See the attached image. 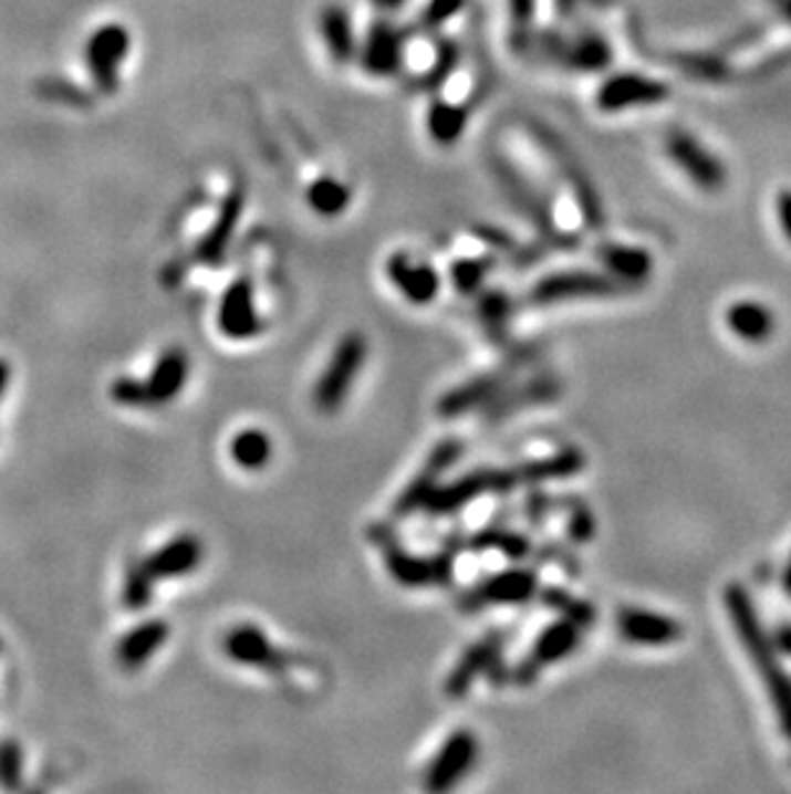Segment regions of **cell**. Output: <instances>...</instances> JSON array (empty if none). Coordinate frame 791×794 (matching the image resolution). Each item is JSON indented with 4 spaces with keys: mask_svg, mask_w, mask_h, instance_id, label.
Instances as JSON below:
<instances>
[{
    "mask_svg": "<svg viewBox=\"0 0 791 794\" xmlns=\"http://www.w3.org/2000/svg\"><path fill=\"white\" fill-rule=\"evenodd\" d=\"M594 514L579 499H569V532L575 543H586L594 537Z\"/></svg>",
    "mask_w": 791,
    "mask_h": 794,
    "instance_id": "39",
    "label": "cell"
},
{
    "mask_svg": "<svg viewBox=\"0 0 791 794\" xmlns=\"http://www.w3.org/2000/svg\"><path fill=\"white\" fill-rule=\"evenodd\" d=\"M727 327L735 337L758 345L773 335L777 322H773V312L769 306L758 304V301H738V304L727 309Z\"/></svg>",
    "mask_w": 791,
    "mask_h": 794,
    "instance_id": "24",
    "label": "cell"
},
{
    "mask_svg": "<svg viewBox=\"0 0 791 794\" xmlns=\"http://www.w3.org/2000/svg\"><path fill=\"white\" fill-rule=\"evenodd\" d=\"M725 607L742 648H746L748 658L756 666L758 677L763 679L766 689H769L771 702L777 707L781 730L791 738V677L784 671V666L779 664L773 640L763 633L761 623H758L753 599H750V594L742 589V586L732 584L727 586L725 592Z\"/></svg>",
    "mask_w": 791,
    "mask_h": 794,
    "instance_id": "2",
    "label": "cell"
},
{
    "mask_svg": "<svg viewBox=\"0 0 791 794\" xmlns=\"http://www.w3.org/2000/svg\"><path fill=\"white\" fill-rule=\"evenodd\" d=\"M111 396H114L122 407H134V409L149 407V396H147V386H144V380L116 378V384L111 386Z\"/></svg>",
    "mask_w": 791,
    "mask_h": 794,
    "instance_id": "37",
    "label": "cell"
},
{
    "mask_svg": "<svg viewBox=\"0 0 791 794\" xmlns=\"http://www.w3.org/2000/svg\"><path fill=\"white\" fill-rule=\"evenodd\" d=\"M322 36H324L326 50H330V54H332V60L347 62L350 58H353L355 36H353V27H350L345 8H340V6L324 8Z\"/></svg>",
    "mask_w": 791,
    "mask_h": 794,
    "instance_id": "27",
    "label": "cell"
},
{
    "mask_svg": "<svg viewBox=\"0 0 791 794\" xmlns=\"http://www.w3.org/2000/svg\"><path fill=\"white\" fill-rule=\"evenodd\" d=\"M470 551H499L507 555V558H524L530 553V540L522 532L503 530V527H489L478 532L468 540Z\"/></svg>",
    "mask_w": 791,
    "mask_h": 794,
    "instance_id": "30",
    "label": "cell"
},
{
    "mask_svg": "<svg viewBox=\"0 0 791 794\" xmlns=\"http://www.w3.org/2000/svg\"><path fill=\"white\" fill-rule=\"evenodd\" d=\"M306 201L319 217H337V213L347 209L350 190L334 178H319L309 186Z\"/></svg>",
    "mask_w": 791,
    "mask_h": 794,
    "instance_id": "31",
    "label": "cell"
},
{
    "mask_svg": "<svg viewBox=\"0 0 791 794\" xmlns=\"http://www.w3.org/2000/svg\"><path fill=\"white\" fill-rule=\"evenodd\" d=\"M388 281L396 285L398 293L414 306H427L439 293V275L429 265L412 263L409 255L398 252L386 263Z\"/></svg>",
    "mask_w": 791,
    "mask_h": 794,
    "instance_id": "18",
    "label": "cell"
},
{
    "mask_svg": "<svg viewBox=\"0 0 791 794\" xmlns=\"http://www.w3.org/2000/svg\"><path fill=\"white\" fill-rule=\"evenodd\" d=\"M599 255H602L604 265L610 268V275H614L625 285L643 283L645 278L651 275L653 260L645 250L627 248V244H604V248L599 250Z\"/></svg>",
    "mask_w": 791,
    "mask_h": 794,
    "instance_id": "25",
    "label": "cell"
},
{
    "mask_svg": "<svg viewBox=\"0 0 791 794\" xmlns=\"http://www.w3.org/2000/svg\"><path fill=\"white\" fill-rule=\"evenodd\" d=\"M363 65L367 73L388 77L394 75L398 65H402V36L388 23H378L373 27L371 36L363 46Z\"/></svg>",
    "mask_w": 791,
    "mask_h": 794,
    "instance_id": "23",
    "label": "cell"
},
{
    "mask_svg": "<svg viewBox=\"0 0 791 794\" xmlns=\"http://www.w3.org/2000/svg\"><path fill=\"white\" fill-rule=\"evenodd\" d=\"M534 594H538V574L530 568H509L468 589L460 597V607L466 613H478L491 605H524Z\"/></svg>",
    "mask_w": 791,
    "mask_h": 794,
    "instance_id": "8",
    "label": "cell"
},
{
    "mask_svg": "<svg viewBox=\"0 0 791 794\" xmlns=\"http://www.w3.org/2000/svg\"><path fill=\"white\" fill-rule=\"evenodd\" d=\"M503 642H507V635L499 630L476 640L473 646L462 654L460 661L455 664L450 677L445 679V694L450 697V700H462L478 679L493 677V671H499Z\"/></svg>",
    "mask_w": 791,
    "mask_h": 794,
    "instance_id": "10",
    "label": "cell"
},
{
    "mask_svg": "<svg viewBox=\"0 0 791 794\" xmlns=\"http://www.w3.org/2000/svg\"><path fill=\"white\" fill-rule=\"evenodd\" d=\"M462 0H429L425 11V23L427 27H437V23H445L452 13H458Z\"/></svg>",
    "mask_w": 791,
    "mask_h": 794,
    "instance_id": "40",
    "label": "cell"
},
{
    "mask_svg": "<svg viewBox=\"0 0 791 794\" xmlns=\"http://www.w3.org/2000/svg\"><path fill=\"white\" fill-rule=\"evenodd\" d=\"M625 289V283L614 275L591 273V270H563L553 273L534 285L530 301L538 306H553L571 299H594V296H614Z\"/></svg>",
    "mask_w": 791,
    "mask_h": 794,
    "instance_id": "6",
    "label": "cell"
},
{
    "mask_svg": "<svg viewBox=\"0 0 791 794\" xmlns=\"http://www.w3.org/2000/svg\"><path fill=\"white\" fill-rule=\"evenodd\" d=\"M542 599H545L548 607L558 609V613H561L565 619H573V623H579L581 627H589L591 623H594V607H591L589 602L575 599L569 592L548 589Z\"/></svg>",
    "mask_w": 791,
    "mask_h": 794,
    "instance_id": "34",
    "label": "cell"
},
{
    "mask_svg": "<svg viewBox=\"0 0 791 794\" xmlns=\"http://www.w3.org/2000/svg\"><path fill=\"white\" fill-rule=\"evenodd\" d=\"M371 537L381 547L391 578L406 589H425V586H445L452 582V553L414 555L383 525H373Z\"/></svg>",
    "mask_w": 791,
    "mask_h": 794,
    "instance_id": "3",
    "label": "cell"
},
{
    "mask_svg": "<svg viewBox=\"0 0 791 794\" xmlns=\"http://www.w3.org/2000/svg\"><path fill=\"white\" fill-rule=\"evenodd\" d=\"M550 510H553V499L542 494V491H534V494L527 499V518H530L534 525L545 522Z\"/></svg>",
    "mask_w": 791,
    "mask_h": 794,
    "instance_id": "41",
    "label": "cell"
},
{
    "mask_svg": "<svg viewBox=\"0 0 791 794\" xmlns=\"http://www.w3.org/2000/svg\"><path fill=\"white\" fill-rule=\"evenodd\" d=\"M223 656L239 666L262 669L266 673H283L285 656L278 650L258 625H237L223 635Z\"/></svg>",
    "mask_w": 791,
    "mask_h": 794,
    "instance_id": "12",
    "label": "cell"
},
{
    "mask_svg": "<svg viewBox=\"0 0 791 794\" xmlns=\"http://www.w3.org/2000/svg\"><path fill=\"white\" fill-rule=\"evenodd\" d=\"M21 749L13 741L0 743V784L8 790L19 787L21 782Z\"/></svg>",
    "mask_w": 791,
    "mask_h": 794,
    "instance_id": "38",
    "label": "cell"
},
{
    "mask_svg": "<svg viewBox=\"0 0 791 794\" xmlns=\"http://www.w3.org/2000/svg\"><path fill=\"white\" fill-rule=\"evenodd\" d=\"M478 738L470 730H455V733L443 743L437 756L431 759L425 776V787L429 792H447L455 784L466 780V774L473 769L478 759Z\"/></svg>",
    "mask_w": 791,
    "mask_h": 794,
    "instance_id": "9",
    "label": "cell"
},
{
    "mask_svg": "<svg viewBox=\"0 0 791 794\" xmlns=\"http://www.w3.org/2000/svg\"><path fill=\"white\" fill-rule=\"evenodd\" d=\"M666 98H668V88L663 83L635 73H622L610 77V81L599 88L596 106L606 111V114H614V111H625L635 106H653V103H660Z\"/></svg>",
    "mask_w": 791,
    "mask_h": 794,
    "instance_id": "15",
    "label": "cell"
},
{
    "mask_svg": "<svg viewBox=\"0 0 791 794\" xmlns=\"http://www.w3.org/2000/svg\"><path fill=\"white\" fill-rule=\"evenodd\" d=\"M204 561V545L196 535H178L170 543H165L149 558H144V566L157 578H180L194 574L198 563Z\"/></svg>",
    "mask_w": 791,
    "mask_h": 794,
    "instance_id": "19",
    "label": "cell"
},
{
    "mask_svg": "<svg viewBox=\"0 0 791 794\" xmlns=\"http://www.w3.org/2000/svg\"><path fill=\"white\" fill-rule=\"evenodd\" d=\"M784 586H787V594H791V561H789L787 574H784Z\"/></svg>",
    "mask_w": 791,
    "mask_h": 794,
    "instance_id": "46",
    "label": "cell"
},
{
    "mask_svg": "<svg viewBox=\"0 0 791 794\" xmlns=\"http://www.w3.org/2000/svg\"><path fill=\"white\" fill-rule=\"evenodd\" d=\"M569 60L573 67L602 70L610 65V50H606V44L602 42V39L586 36V39H581V42L569 52Z\"/></svg>",
    "mask_w": 791,
    "mask_h": 794,
    "instance_id": "35",
    "label": "cell"
},
{
    "mask_svg": "<svg viewBox=\"0 0 791 794\" xmlns=\"http://www.w3.org/2000/svg\"><path fill=\"white\" fill-rule=\"evenodd\" d=\"M509 380H511L509 370H493V373H486V376L468 380V384H462L458 388H452V391H447L437 404L439 417H447V419L462 417V415H470V411H476V409L491 407V404L497 401L503 391H507Z\"/></svg>",
    "mask_w": 791,
    "mask_h": 794,
    "instance_id": "16",
    "label": "cell"
},
{
    "mask_svg": "<svg viewBox=\"0 0 791 794\" xmlns=\"http://www.w3.org/2000/svg\"><path fill=\"white\" fill-rule=\"evenodd\" d=\"M583 463H586V456L581 450L565 448L514 468H478L447 487H439L427 502L425 512L429 518H450L481 497H503L519 487H540L542 481L571 479L583 471Z\"/></svg>",
    "mask_w": 791,
    "mask_h": 794,
    "instance_id": "1",
    "label": "cell"
},
{
    "mask_svg": "<svg viewBox=\"0 0 791 794\" xmlns=\"http://www.w3.org/2000/svg\"><path fill=\"white\" fill-rule=\"evenodd\" d=\"M239 213H242V194H239V190H231V194L227 196V201H223V206H221L219 219L214 221V227L206 232L201 244H198V260H201L204 265L221 263L223 252H227L229 242H231V234H235V229H237Z\"/></svg>",
    "mask_w": 791,
    "mask_h": 794,
    "instance_id": "22",
    "label": "cell"
},
{
    "mask_svg": "<svg viewBox=\"0 0 791 794\" xmlns=\"http://www.w3.org/2000/svg\"><path fill=\"white\" fill-rule=\"evenodd\" d=\"M132 39L129 31L118 23H108V27H101L91 36V42L85 46V62L91 67V75L95 85L101 91L114 93L118 85V67L129 54Z\"/></svg>",
    "mask_w": 791,
    "mask_h": 794,
    "instance_id": "11",
    "label": "cell"
},
{
    "mask_svg": "<svg viewBox=\"0 0 791 794\" xmlns=\"http://www.w3.org/2000/svg\"><path fill=\"white\" fill-rule=\"evenodd\" d=\"M229 452L242 471H262L273 456V442L262 430H244L231 440Z\"/></svg>",
    "mask_w": 791,
    "mask_h": 794,
    "instance_id": "29",
    "label": "cell"
},
{
    "mask_svg": "<svg viewBox=\"0 0 791 794\" xmlns=\"http://www.w3.org/2000/svg\"><path fill=\"white\" fill-rule=\"evenodd\" d=\"M157 578L149 574L144 561H132L124 578V605L129 609H144L155 597Z\"/></svg>",
    "mask_w": 791,
    "mask_h": 794,
    "instance_id": "33",
    "label": "cell"
},
{
    "mask_svg": "<svg viewBox=\"0 0 791 794\" xmlns=\"http://www.w3.org/2000/svg\"><path fill=\"white\" fill-rule=\"evenodd\" d=\"M617 633L633 646H670V642L681 640L684 627L668 615L625 607L617 613Z\"/></svg>",
    "mask_w": 791,
    "mask_h": 794,
    "instance_id": "17",
    "label": "cell"
},
{
    "mask_svg": "<svg viewBox=\"0 0 791 794\" xmlns=\"http://www.w3.org/2000/svg\"><path fill=\"white\" fill-rule=\"evenodd\" d=\"M777 217L781 224V232L787 234V240L791 242V190H784L777 201Z\"/></svg>",
    "mask_w": 791,
    "mask_h": 794,
    "instance_id": "43",
    "label": "cell"
},
{
    "mask_svg": "<svg viewBox=\"0 0 791 794\" xmlns=\"http://www.w3.org/2000/svg\"><path fill=\"white\" fill-rule=\"evenodd\" d=\"M491 270V260H460L452 265V283L462 293H473Z\"/></svg>",
    "mask_w": 791,
    "mask_h": 794,
    "instance_id": "36",
    "label": "cell"
},
{
    "mask_svg": "<svg viewBox=\"0 0 791 794\" xmlns=\"http://www.w3.org/2000/svg\"><path fill=\"white\" fill-rule=\"evenodd\" d=\"M8 376H11V368H8L6 361H0V396H3L8 386Z\"/></svg>",
    "mask_w": 791,
    "mask_h": 794,
    "instance_id": "45",
    "label": "cell"
},
{
    "mask_svg": "<svg viewBox=\"0 0 791 794\" xmlns=\"http://www.w3.org/2000/svg\"><path fill=\"white\" fill-rule=\"evenodd\" d=\"M773 646H777V650H784V654L791 656V625H784L779 627V633L773 635Z\"/></svg>",
    "mask_w": 791,
    "mask_h": 794,
    "instance_id": "44",
    "label": "cell"
},
{
    "mask_svg": "<svg viewBox=\"0 0 791 794\" xmlns=\"http://www.w3.org/2000/svg\"><path fill=\"white\" fill-rule=\"evenodd\" d=\"M509 312H511V301L503 291H491L486 293L481 299V322L486 335L493 339V345L503 347L509 343Z\"/></svg>",
    "mask_w": 791,
    "mask_h": 794,
    "instance_id": "32",
    "label": "cell"
},
{
    "mask_svg": "<svg viewBox=\"0 0 791 794\" xmlns=\"http://www.w3.org/2000/svg\"><path fill=\"white\" fill-rule=\"evenodd\" d=\"M558 391H561V386H558V380L553 378H540V380H532V384H527L522 388H507L497 401L491 404V417H509L514 415V411L524 409V407H534V404H545V401H553Z\"/></svg>",
    "mask_w": 791,
    "mask_h": 794,
    "instance_id": "26",
    "label": "cell"
},
{
    "mask_svg": "<svg viewBox=\"0 0 791 794\" xmlns=\"http://www.w3.org/2000/svg\"><path fill=\"white\" fill-rule=\"evenodd\" d=\"M365 357L367 343L360 332H350V335L340 339V345L334 347L330 363H326L314 388V407L322 415H334V411L342 409L350 388H353L360 370H363Z\"/></svg>",
    "mask_w": 791,
    "mask_h": 794,
    "instance_id": "4",
    "label": "cell"
},
{
    "mask_svg": "<svg viewBox=\"0 0 791 794\" xmlns=\"http://www.w3.org/2000/svg\"><path fill=\"white\" fill-rule=\"evenodd\" d=\"M581 633L583 627L565 617L558 619L553 625H548L545 630L538 635V640L532 642L530 654H527L524 661L519 664L514 671H509V679L519 687H530L532 681L548 669V666L563 661V658H569L573 654L575 646L581 642Z\"/></svg>",
    "mask_w": 791,
    "mask_h": 794,
    "instance_id": "5",
    "label": "cell"
},
{
    "mask_svg": "<svg viewBox=\"0 0 791 794\" xmlns=\"http://www.w3.org/2000/svg\"><path fill=\"white\" fill-rule=\"evenodd\" d=\"M460 452H462V442L460 440H443V442H439L437 448L427 456L425 466H421V471L409 481V487H406L402 494H398L396 504H394V518L404 520V518H412L414 512L425 510L431 494H435V491L443 487L439 481H443V476L450 471V466L455 463V460L460 458Z\"/></svg>",
    "mask_w": 791,
    "mask_h": 794,
    "instance_id": "7",
    "label": "cell"
},
{
    "mask_svg": "<svg viewBox=\"0 0 791 794\" xmlns=\"http://www.w3.org/2000/svg\"><path fill=\"white\" fill-rule=\"evenodd\" d=\"M509 8H511V21H514V29L524 31L527 23H530V19H532L534 0H509Z\"/></svg>",
    "mask_w": 791,
    "mask_h": 794,
    "instance_id": "42",
    "label": "cell"
},
{
    "mask_svg": "<svg viewBox=\"0 0 791 794\" xmlns=\"http://www.w3.org/2000/svg\"><path fill=\"white\" fill-rule=\"evenodd\" d=\"M219 330L227 339L244 343V339L258 337L262 332V320L254 306V289L247 278H237L235 283L223 291L219 304Z\"/></svg>",
    "mask_w": 791,
    "mask_h": 794,
    "instance_id": "13",
    "label": "cell"
},
{
    "mask_svg": "<svg viewBox=\"0 0 791 794\" xmlns=\"http://www.w3.org/2000/svg\"><path fill=\"white\" fill-rule=\"evenodd\" d=\"M170 638V627L163 619H147L124 635L116 646V658L124 669H139L165 646Z\"/></svg>",
    "mask_w": 791,
    "mask_h": 794,
    "instance_id": "21",
    "label": "cell"
},
{
    "mask_svg": "<svg viewBox=\"0 0 791 794\" xmlns=\"http://www.w3.org/2000/svg\"><path fill=\"white\" fill-rule=\"evenodd\" d=\"M468 124V111L458 106V103H431L429 108V116H427V126H429V134L431 139L437 142V145H455V142L460 139L462 129H466Z\"/></svg>",
    "mask_w": 791,
    "mask_h": 794,
    "instance_id": "28",
    "label": "cell"
},
{
    "mask_svg": "<svg viewBox=\"0 0 791 794\" xmlns=\"http://www.w3.org/2000/svg\"><path fill=\"white\" fill-rule=\"evenodd\" d=\"M668 155L678 168H681L694 186L705 190H719L725 186V170L717 163V157L701 147L689 132H670L668 134Z\"/></svg>",
    "mask_w": 791,
    "mask_h": 794,
    "instance_id": "14",
    "label": "cell"
},
{
    "mask_svg": "<svg viewBox=\"0 0 791 794\" xmlns=\"http://www.w3.org/2000/svg\"><path fill=\"white\" fill-rule=\"evenodd\" d=\"M784 19L791 21V0H787V3H784Z\"/></svg>",
    "mask_w": 791,
    "mask_h": 794,
    "instance_id": "47",
    "label": "cell"
},
{
    "mask_svg": "<svg viewBox=\"0 0 791 794\" xmlns=\"http://www.w3.org/2000/svg\"><path fill=\"white\" fill-rule=\"evenodd\" d=\"M190 373V361L180 347H170L157 357L155 368H152L149 378L144 380L149 396V407H163V404L173 401L183 388H186Z\"/></svg>",
    "mask_w": 791,
    "mask_h": 794,
    "instance_id": "20",
    "label": "cell"
}]
</instances>
